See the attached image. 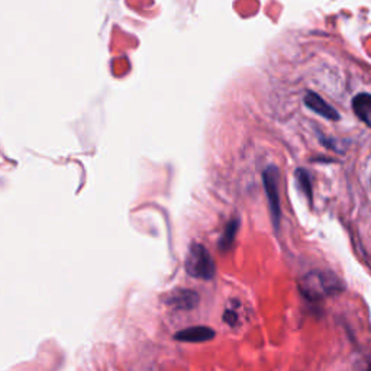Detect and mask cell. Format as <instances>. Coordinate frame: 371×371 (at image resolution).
I'll list each match as a JSON object with an SVG mask.
<instances>
[{"label":"cell","mask_w":371,"mask_h":371,"mask_svg":"<svg viewBox=\"0 0 371 371\" xmlns=\"http://www.w3.org/2000/svg\"><path fill=\"white\" fill-rule=\"evenodd\" d=\"M299 288L306 299L318 302L340 295L344 291V283L333 271H310L301 280Z\"/></svg>","instance_id":"cell-1"},{"label":"cell","mask_w":371,"mask_h":371,"mask_svg":"<svg viewBox=\"0 0 371 371\" xmlns=\"http://www.w3.org/2000/svg\"><path fill=\"white\" fill-rule=\"evenodd\" d=\"M186 271L190 277L199 280H212L215 277L216 266L206 246L200 244L190 245L186 257Z\"/></svg>","instance_id":"cell-2"},{"label":"cell","mask_w":371,"mask_h":371,"mask_svg":"<svg viewBox=\"0 0 371 371\" xmlns=\"http://www.w3.org/2000/svg\"><path fill=\"white\" fill-rule=\"evenodd\" d=\"M278 180H280V173L277 167L268 166L263 172V182H264V189L268 200V208L271 214V221L276 229L280 226L281 221V208H280V194H278Z\"/></svg>","instance_id":"cell-3"},{"label":"cell","mask_w":371,"mask_h":371,"mask_svg":"<svg viewBox=\"0 0 371 371\" xmlns=\"http://www.w3.org/2000/svg\"><path fill=\"white\" fill-rule=\"evenodd\" d=\"M166 303L177 310H192L199 306L200 298L190 288H177V291L167 295Z\"/></svg>","instance_id":"cell-4"},{"label":"cell","mask_w":371,"mask_h":371,"mask_svg":"<svg viewBox=\"0 0 371 371\" xmlns=\"http://www.w3.org/2000/svg\"><path fill=\"white\" fill-rule=\"evenodd\" d=\"M215 331L209 326H192L179 331L174 340L180 343H208L215 338Z\"/></svg>","instance_id":"cell-5"},{"label":"cell","mask_w":371,"mask_h":371,"mask_svg":"<svg viewBox=\"0 0 371 371\" xmlns=\"http://www.w3.org/2000/svg\"><path fill=\"white\" fill-rule=\"evenodd\" d=\"M305 105L310 110H313L315 113L320 115L325 119H329V120H338L340 119V113L333 106H329L320 96H318L313 92H308L306 93Z\"/></svg>","instance_id":"cell-6"},{"label":"cell","mask_w":371,"mask_h":371,"mask_svg":"<svg viewBox=\"0 0 371 371\" xmlns=\"http://www.w3.org/2000/svg\"><path fill=\"white\" fill-rule=\"evenodd\" d=\"M352 110L368 128H371V95L360 93L352 99Z\"/></svg>","instance_id":"cell-7"},{"label":"cell","mask_w":371,"mask_h":371,"mask_svg":"<svg viewBox=\"0 0 371 371\" xmlns=\"http://www.w3.org/2000/svg\"><path fill=\"white\" fill-rule=\"evenodd\" d=\"M238 229H239V219L238 218H234L226 224L224 234L221 235V239H219V249L222 251H226V250L231 249L232 244L235 242Z\"/></svg>","instance_id":"cell-8"},{"label":"cell","mask_w":371,"mask_h":371,"mask_svg":"<svg viewBox=\"0 0 371 371\" xmlns=\"http://www.w3.org/2000/svg\"><path fill=\"white\" fill-rule=\"evenodd\" d=\"M296 182L299 189L303 192V194L306 196V199L309 202H312V196H313V189H312V182L309 177V173L305 169H298L295 173Z\"/></svg>","instance_id":"cell-9"},{"label":"cell","mask_w":371,"mask_h":371,"mask_svg":"<svg viewBox=\"0 0 371 371\" xmlns=\"http://www.w3.org/2000/svg\"><path fill=\"white\" fill-rule=\"evenodd\" d=\"M224 320H225V322H228L229 325L235 326V325H236V322H238V316H236V313H235L234 310H231V309H226V310H225V315H224Z\"/></svg>","instance_id":"cell-10"}]
</instances>
